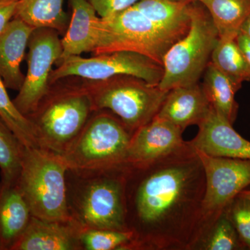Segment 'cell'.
Returning <instances> with one entry per match:
<instances>
[{
    "label": "cell",
    "instance_id": "cell-1",
    "mask_svg": "<svg viewBox=\"0 0 250 250\" xmlns=\"http://www.w3.org/2000/svg\"><path fill=\"white\" fill-rule=\"evenodd\" d=\"M126 220L130 250H193L200 236L205 168L186 141L155 160L125 164Z\"/></svg>",
    "mask_w": 250,
    "mask_h": 250
},
{
    "label": "cell",
    "instance_id": "cell-2",
    "mask_svg": "<svg viewBox=\"0 0 250 250\" xmlns=\"http://www.w3.org/2000/svg\"><path fill=\"white\" fill-rule=\"evenodd\" d=\"M67 170L66 161L60 154L24 147L17 185L32 216L46 221L76 223L67 203Z\"/></svg>",
    "mask_w": 250,
    "mask_h": 250
},
{
    "label": "cell",
    "instance_id": "cell-3",
    "mask_svg": "<svg viewBox=\"0 0 250 250\" xmlns=\"http://www.w3.org/2000/svg\"><path fill=\"white\" fill-rule=\"evenodd\" d=\"M94 110H109L134 134L156 117L168 91L138 77L120 75L103 81L84 80Z\"/></svg>",
    "mask_w": 250,
    "mask_h": 250
},
{
    "label": "cell",
    "instance_id": "cell-4",
    "mask_svg": "<svg viewBox=\"0 0 250 250\" xmlns=\"http://www.w3.org/2000/svg\"><path fill=\"white\" fill-rule=\"evenodd\" d=\"M59 90L49 91L29 118L35 127L39 147L62 155L95 111L82 85Z\"/></svg>",
    "mask_w": 250,
    "mask_h": 250
},
{
    "label": "cell",
    "instance_id": "cell-5",
    "mask_svg": "<svg viewBox=\"0 0 250 250\" xmlns=\"http://www.w3.org/2000/svg\"><path fill=\"white\" fill-rule=\"evenodd\" d=\"M192 1L190 25L187 34L171 46L163 59L162 78L159 87L170 91L174 88L196 84L210 62L219 36L205 6Z\"/></svg>",
    "mask_w": 250,
    "mask_h": 250
},
{
    "label": "cell",
    "instance_id": "cell-6",
    "mask_svg": "<svg viewBox=\"0 0 250 250\" xmlns=\"http://www.w3.org/2000/svg\"><path fill=\"white\" fill-rule=\"evenodd\" d=\"M132 135L120 119L98 113L62 156L70 170L98 173L125 164Z\"/></svg>",
    "mask_w": 250,
    "mask_h": 250
},
{
    "label": "cell",
    "instance_id": "cell-7",
    "mask_svg": "<svg viewBox=\"0 0 250 250\" xmlns=\"http://www.w3.org/2000/svg\"><path fill=\"white\" fill-rule=\"evenodd\" d=\"M102 18L104 34L95 54L131 51L162 65L166 52L181 39L158 26L134 6L109 17Z\"/></svg>",
    "mask_w": 250,
    "mask_h": 250
},
{
    "label": "cell",
    "instance_id": "cell-8",
    "mask_svg": "<svg viewBox=\"0 0 250 250\" xmlns=\"http://www.w3.org/2000/svg\"><path fill=\"white\" fill-rule=\"evenodd\" d=\"M98 174L81 195L75 222L81 230L129 231L126 220L125 164Z\"/></svg>",
    "mask_w": 250,
    "mask_h": 250
},
{
    "label": "cell",
    "instance_id": "cell-9",
    "mask_svg": "<svg viewBox=\"0 0 250 250\" xmlns=\"http://www.w3.org/2000/svg\"><path fill=\"white\" fill-rule=\"evenodd\" d=\"M58 62V67L51 74V85L70 77L103 81L120 75L138 77L149 84L157 85L164 72L159 62L143 54L126 50L95 54L89 58L71 56Z\"/></svg>",
    "mask_w": 250,
    "mask_h": 250
},
{
    "label": "cell",
    "instance_id": "cell-10",
    "mask_svg": "<svg viewBox=\"0 0 250 250\" xmlns=\"http://www.w3.org/2000/svg\"><path fill=\"white\" fill-rule=\"evenodd\" d=\"M197 153L205 168L206 188L197 244L233 199L250 185V160Z\"/></svg>",
    "mask_w": 250,
    "mask_h": 250
},
{
    "label": "cell",
    "instance_id": "cell-11",
    "mask_svg": "<svg viewBox=\"0 0 250 250\" xmlns=\"http://www.w3.org/2000/svg\"><path fill=\"white\" fill-rule=\"evenodd\" d=\"M59 34L53 29L37 28L29 39L27 75L13 100L18 109L27 118L37 110L50 90L52 66L62 55Z\"/></svg>",
    "mask_w": 250,
    "mask_h": 250
},
{
    "label": "cell",
    "instance_id": "cell-12",
    "mask_svg": "<svg viewBox=\"0 0 250 250\" xmlns=\"http://www.w3.org/2000/svg\"><path fill=\"white\" fill-rule=\"evenodd\" d=\"M179 126L154 117L133 134L125 164L137 165L167 155L185 145Z\"/></svg>",
    "mask_w": 250,
    "mask_h": 250
},
{
    "label": "cell",
    "instance_id": "cell-13",
    "mask_svg": "<svg viewBox=\"0 0 250 250\" xmlns=\"http://www.w3.org/2000/svg\"><path fill=\"white\" fill-rule=\"evenodd\" d=\"M198 127L196 136L188 141L197 152L215 157L250 160V141L238 134L233 125L213 108Z\"/></svg>",
    "mask_w": 250,
    "mask_h": 250
},
{
    "label": "cell",
    "instance_id": "cell-14",
    "mask_svg": "<svg viewBox=\"0 0 250 250\" xmlns=\"http://www.w3.org/2000/svg\"><path fill=\"white\" fill-rule=\"evenodd\" d=\"M68 1L72 16L65 36L62 39V52L59 61L88 52L95 54L101 45L104 34L103 18L98 16L87 0Z\"/></svg>",
    "mask_w": 250,
    "mask_h": 250
},
{
    "label": "cell",
    "instance_id": "cell-15",
    "mask_svg": "<svg viewBox=\"0 0 250 250\" xmlns=\"http://www.w3.org/2000/svg\"><path fill=\"white\" fill-rule=\"evenodd\" d=\"M80 232L75 222L46 221L32 216L11 250H82Z\"/></svg>",
    "mask_w": 250,
    "mask_h": 250
},
{
    "label": "cell",
    "instance_id": "cell-16",
    "mask_svg": "<svg viewBox=\"0 0 250 250\" xmlns=\"http://www.w3.org/2000/svg\"><path fill=\"white\" fill-rule=\"evenodd\" d=\"M34 28L14 18L0 35V78L6 88L19 91L25 75L21 63Z\"/></svg>",
    "mask_w": 250,
    "mask_h": 250
},
{
    "label": "cell",
    "instance_id": "cell-17",
    "mask_svg": "<svg viewBox=\"0 0 250 250\" xmlns=\"http://www.w3.org/2000/svg\"><path fill=\"white\" fill-rule=\"evenodd\" d=\"M211 109L198 83L170 90L156 116L179 126L182 131L191 125L198 126Z\"/></svg>",
    "mask_w": 250,
    "mask_h": 250
},
{
    "label": "cell",
    "instance_id": "cell-18",
    "mask_svg": "<svg viewBox=\"0 0 250 250\" xmlns=\"http://www.w3.org/2000/svg\"><path fill=\"white\" fill-rule=\"evenodd\" d=\"M30 208L17 184L0 182V241L11 250L30 222Z\"/></svg>",
    "mask_w": 250,
    "mask_h": 250
},
{
    "label": "cell",
    "instance_id": "cell-19",
    "mask_svg": "<svg viewBox=\"0 0 250 250\" xmlns=\"http://www.w3.org/2000/svg\"><path fill=\"white\" fill-rule=\"evenodd\" d=\"M191 2L179 0H139L134 6L158 26L182 39L190 28Z\"/></svg>",
    "mask_w": 250,
    "mask_h": 250
},
{
    "label": "cell",
    "instance_id": "cell-20",
    "mask_svg": "<svg viewBox=\"0 0 250 250\" xmlns=\"http://www.w3.org/2000/svg\"><path fill=\"white\" fill-rule=\"evenodd\" d=\"M202 87L211 108L233 125L236 121L238 111V104L235 100V95L241 88L210 62L204 72Z\"/></svg>",
    "mask_w": 250,
    "mask_h": 250
},
{
    "label": "cell",
    "instance_id": "cell-21",
    "mask_svg": "<svg viewBox=\"0 0 250 250\" xmlns=\"http://www.w3.org/2000/svg\"><path fill=\"white\" fill-rule=\"evenodd\" d=\"M65 0H20L16 16L31 27L49 28L62 34L70 19L63 10Z\"/></svg>",
    "mask_w": 250,
    "mask_h": 250
},
{
    "label": "cell",
    "instance_id": "cell-22",
    "mask_svg": "<svg viewBox=\"0 0 250 250\" xmlns=\"http://www.w3.org/2000/svg\"><path fill=\"white\" fill-rule=\"evenodd\" d=\"M214 24L219 38L236 39L250 14V0H200Z\"/></svg>",
    "mask_w": 250,
    "mask_h": 250
},
{
    "label": "cell",
    "instance_id": "cell-23",
    "mask_svg": "<svg viewBox=\"0 0 250 250\" xmlns=\"http://www.w3.org/2000/svg\"><path fill=\"white\" fill-rule=\"evenodd\" d=\"M210 62L239 88L243 82L250 81L249 66L236 38H219Z\"/></svg>",
    "mask_w": 250,
    "mask_h": 250
},
{
    "label": "cell",
    "instance_id": "cell-24",
    "mask_svg": "<svg viewBox=\"0 0 250 250\" xmlns=\"http://www.w3.org/2000/svg\"><path fill=\"white\" fill-rule=\"evenodd\" d=\"M24 149L22 143L0 118V170L2 182L17 184Z\"/></svg>",
    "mask_w": 250,
    "mask_h": 250
},
{
    "label": "cell",
    "instance_id": "cell-25",
    "mask_svg": "<svg viewBox=\"0 0 250 250\" xmlns=\"http://www.w3.org/2000/svg\"><path fill=\"white\" fill-rule=\"evenodd\" d=\"M0 118L9 126L26 147H39L34 125L18 109L9 98L6 87L0 78Z\"/></svg>",
    "mask_w": 250,
    "mask_h": 250
},
{
    "label": "cell",
    "instance_id": "cell-26",
    "mask_svg": "<svg viewBox=\"0 0 250 250\" xmlns=\"http://www.w3.org/2000/svg\"><path fill=\"white\" fill-rule=\"evenodd\" d=\"M248 249L229 218L226 210L215 220L195 250H241Z\"/></svg>",
    "mask_w": 250,
    "mask_h": 250
},
{
    "label": "cell",
    "instance_id": "cell-27",
    "mask_svg": "<svg viewBox=\"0 0 250 250\" xmlns=\"http://www.w3.org/2000/svg\"><path fill=\"white\" fill-rule=\"evenodd\" d=\"M82 249L86 250H130L134 239L131 231L86 229L81 230Z\"/></svg>",
    "mask_w": 250,
    "mask_h": 250
},
{
    "label": "cell",
    "instance_id": "cell-28",
    "mask_svg": "<svg viewBox=\"0 0 250 250\" xmlns=\"http://www.w3.org/2000/svg\"><path fill=\"white\" fill-rule=\"evenodd\" d=\"M225 210L241 241L250 250V200L238 195Z\"/></svg>",
    "mask_w": 250,
    "mask_h": 250
},
{
    "label": "cell",
    "instance_id": "cell-29",
    "mask_svg": "<svg viewBox=\"0 0 250 250\" xmlns=\"http://www.w3.org/2000/svg\"><path fill=\"white\" fill-rule=\"evenodd\" d=\"M100 18H107L131 7L139 0H87Z\"/></svg>",
    "mask_w": 250,
    "mask_h": 250
},
{
    "label": "cell",
    "instance_id": "cell-30",
    "mask_svg": "<svg viewBox=\"0 0 250 250\" xmlns=\"http://www.w3.org/2000/svg\"><path fill=\"white\" fill-rule=\"evenodd\" d=\"M20 0H0V35L16 16Z\"/></svg>",
    "mask_w": 250,
    "mask_h": 250
},
{
    "label": "cell",
    "instance_id": "cell-31",
    "mask_svg": "<svg viewBox=\"0 0 250 250\" xmlns=\"http://www.w3.org/2000/svg\"><path fill=\"white\" fill-rule=\"evenodd\" d=\"M236 41L238 45L241 48L245 59H246L247 63L250 70V39L245 36L244 34L239 33L237 36Z\"/></svg>",
    "mask_w": 250,
    "mask_h": 250
},
{
    "label": "cell",
    "instance_id": "cell-32",
    "mask_svg": "<svg viewBox=\"0 0 250 250\" xmlns=\"http://www.w3.org/2000/svg\"><path fill=\"white\" fill-rule=\"evenodd\" d=\"M239 33L244 34L245 36L250 39V14L242 24Z\"/></svg>",
    "mask_w": 250,
    "mask_h": 250
},
{
    "label": "cell",
    "instance_id": "cell-33",
    "mask_svg": "<svg viewBox=\"0 0 250 250\" xmlns=\"http://www.w3.org/2000/svg\"><path fill=\"white\" fill-rule=\"evenodd\" d=\"M238 195H241L242 197H246L250 200V190H243V191L240 192Z\"/></svg>",
    "mask_w": 250,
    "mask_h": 250
},
{
    "label": "cell",
    "instance_id": "cell-34",
    "mask_svg": "<svg viewBox=\"0 0 250 250\" xmlns=\"http://www.w3.org/2000/svg\"><path fill=\"white\" fill-rule=\"evenodd\" d=\"M179 1H200V0H179Z\"/></svg>",
    "mask_w": 250,
    "mask_h": 250
},
{
    "label": "cell",
    "instance_id": "cell-35",
    "mask_svg": "<svg viewBox=\"0 0 250 250\" xmlns=\"http://www.w3.org/2000/svg\"><path fill=\"white\" fill-rule=\"evenodd\" d=\"M0 250H4V248H3L2 245H1V241H0Z\"/></svg>",
    "mask_w": 250,
    "mask_h": 250
}]
</instances>
